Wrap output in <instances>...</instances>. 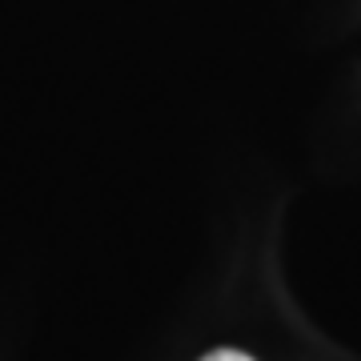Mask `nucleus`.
I'll use <instances>...</instances> for the list:
<instances>
[{
	"mask_svg": "<svg viewBox=\"0 0 361 361\" xmlns=\"http://www.w3.org/2000/svg\"><path fill=\"white\" fill-rule=\"evenodd\" d=\"M201 361H253V357L241 353V349H213V353H205Z\"/></svg>",
	"mask_w": 361,
	"mask_h": 361,
	"instance_id": "obj_1",
	"label": "nucleus"
}]
</instances>
